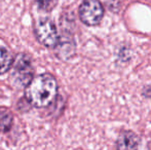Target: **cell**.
I'll list each match as a JSON object with an SVG mask.
<instances>
[{"label": "cell", "instance_id": "1", "mask_svg": "<svg viewBox=\"0 0 151 150\" xmlns=\"http://www.w3.org/2000/svg\"><path fill=\"white\" fill-rule=\"evenodd\" d=\"M59 84L50 73H42L32 79L25 90V98L36 108H46L56 100Z\"/></svg>", "mask_w": 151, "mask_h": 150}, {"label": "cell", "instance_id": "5", "mask_svg": "<svg viewBox=\"0 0 151 150\" xmlns=\"http://www.w3.org/2000/svg\"><path fill=\"white\" fill-rule=\"evenodd\" d=\"M56 55L62 61H69L76 55V42L72 34L64 31L60 35V39L55 47Z\"/></svg>", "mask_w": 151, "mask_h": 150}, {"label": "cell", "instance_id": "3", "mask_svg": "<svg viewBox=\"0 0 151 150\" xmlns=\"http://www.w3.org/2000/svg\"><path fill=\"white\" fill-rule=\"evenodd\" d=\"M105 14V8L100 0H83L78 7V17L82 24L96 27L101 24Z\"/></svg>", "mask_w": 151, "mask_h": 150}, {"label": "cell", "instance_id": "7", "mask_svg": "<svg viewBox=\"0 0 151 150\" xmlns=\"http://www.w3.org/2000/svg\"><path fill=\"white\" fill-rule=\"evenodd\" d=\"M14 124V114L8 108H0V134H6L12 128Z\"/></svg>", "mask_w": 151, "mask_h": 150}, {"label": "cell", "instance_id": "4", "mask_svg": "<svg viewBox=\"0 0 151 150\" xmlns=\"http://www.w3.org/2000/svg\"><path fill=\"white\" fill-rule=\"evenodd\" d=\"M35 35L38 42L48 48H55L60 39L56 24L50 18H43L35 26Z\"/></svg>", "mask_w": 151, "mask_h": 150}, {"label": "cell", "instance_id": "9", "mask_svg": "<svg viewBox=\"0 0 151 150\" xmlns=\"http://www.w3.org/2000/svg\"><path fill=\"white\" fill-rule=\"evenodd\" d=\"M36 4L39 10L50 12L57 5V0H36Z\"/></svg>", "mask_w": 151, "mask_h": 150}, {"label": "cell", "instance_id": "8", "mask_svg": "<svg viewBox=\"0 0 151 150\" xmlns=\"http://www.w3.org/2000/svg\"><path fill=\"white\" fill-rule=\"evenodd\" d=\"M14 62L12 52L5 47H0V75L5 74L10 70Z\"/></svg>", "mask_w": 151, "mask_h": 150}, {"label": "cell", "instance_id": "2", "mask_svg": "<svg viewBox=\"0 0 151 150\" xmlns=\"http://www.w3.org/2000/svg\"><path fill=\"white\" fill-rule=\"evenodd\" d=\"M12 79L14 85L20 88H26L34 78V69L32 65V58L26 52H20L14 57L12 65Z\"/></svg>", "mask_w": 151, "mask_h": 150}, {"label": "cell", "instance_id": "6", "mask_svg": "<svg viewBox=\"0 0 151 150\" xmlns=\"http://www.w3.org/2000/svg\"><path fill=\"white\" fill-rule=\"evenodd\" d=\"M139 136L132 131L122 132L116 140V148L118 149H136L139 147Z\"/></svg>", "mask_w": 151, "mask_h": 150}]
</instances>
